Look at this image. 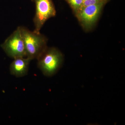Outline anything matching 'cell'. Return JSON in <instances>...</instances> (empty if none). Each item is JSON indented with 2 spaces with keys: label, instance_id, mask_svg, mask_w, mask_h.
Here are the masks:
<instances>
[{
  "label": "cell",
  "instance_id": "5b68a950",
  "mask_svg": "<svg viewBox=\"0 0 125 125\" xmlns=\"http://www.w3.org/2000/svg\"><path fill=\"white\" fill-rule=\"evenodd\" d=\"M108 1L83 7L76 15L83 28L88 30L92 28L97 20L103 6Z\"/></svg>",
  "mask_w": 125,
  "mask_h": 125
},
{
  "label": "cell",
  "instance_id": "8992f818",
  "mask_svg": "<svg viewBox=\"0 0 125 125\" xmlns=\"http://www.w3.org/2000/svg\"><path fill=\"white\" fill-rule=\"evenodd\" d=\"M14 59L10 66V73L17 77L26 75L28 73L31 60L27 57H19Z\"/></svg>",
  "mask_w": 125,
  "mask_h": 125
},
{
  "label": "cell",
  "instance_id": "6da1fadb",
  "mask_svg": "<svg viewBox=\"0 0 125 125\" xmlns=\"http://www.w3.org/2000/svg\"><path fill=\"white\" fill-rule=\"evenodd\" d=\"M24 43L26 57L30 60L37 59L47 48L46 38L40 33L30 31L20 27Z\"/></svg>",
  "mask_w": 125,
  "mask_h": 125
},
{
  "label": "cell",
  "instance_id": "7a4b0ae2",
  "mask_svg": "<svg viewBox=\"0 0 125 125\" xmlns=\"http://www.w3.org/2000/svg\"><path fill=\"white\" fill-rule=\"evenodd\" d=\"M37 60L38 65L43 74L47 76L54 75L59 70L63 60L62 54L55 48H47Z\"/></svg>",
  "mask_w": 125,
  "mask_h": 125
},
{
  "label": "cell",
  "instance_id": "3957f363",
  "mask_svg": "<svg viewBox=\"0 0 125 125\" xmlns=\"http://www.w3.org/2000/svg\"><path fill=\"white\" fill-rule=\"evenodd\" d=\"M1 47L7 55L14 59L26 57L24 43L20 27L5 40Z\"/></svg>",
  "mask_w": 125,
  "mask_h": 125
},
{
  "label": "cell",
  "instance_id": "277c9868",
  "mask_svg": "<svg viewBox=\"0 0 125 125\" xmlns=\"http://www.w3.org/2000/svg\"><path fill=\"white\" fill-rule=\"evenodd\" d=\"M36 5V13L33 19L35 29L34 32L40 33L46 21L56 15V11L52 0H32Z\"/></svg>",
  "mask_w": 125,
  "mask_h": 125
},
{
  "label": "cell",
  "instance_id": "52a82bcc",
  "mask_svg": "<svg viewBox=\"0 0 125 125\" xmlns=\"http://www.w3.org/2000/svg\"><path fill=\"white\" fill-rule=\"evenodd\" d=\"M71 7L74 13L77 14L83 8V0H65Z\"/></svg>",
  "mask_w": 125,
  "mask_h": 125
},
{
  "label": "cell",
  "instance_id": "ba28073f",
  "mask_svg": "<svg viewBox=\"0 0 125 125\" xmlns=\"http://www.w3.org/2000/svg\"><path fill=\"white\" fill-rule=\"evenodd\" d=\"M108 1V0H83V7L92 5L96 4L103 1Z\"/></svg>",
  "mask_w": 125,
  "mask_h": 125
}]
</instances>
